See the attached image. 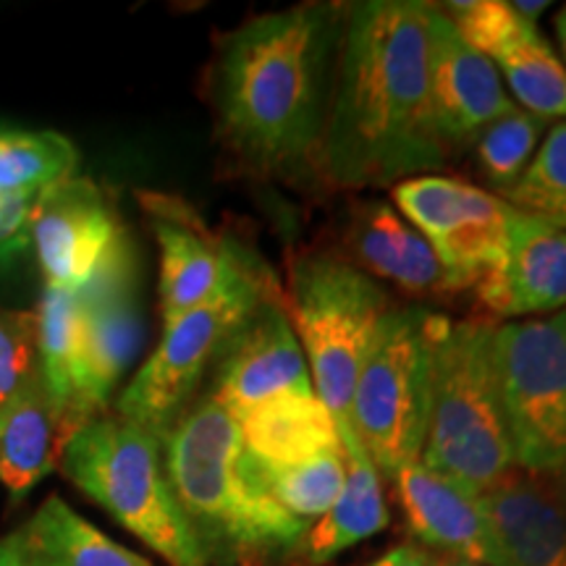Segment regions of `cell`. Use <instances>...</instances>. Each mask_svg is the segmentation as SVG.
Returning <instances> with one entry per match:
<instances>
[{"label":"cell","mask_w":566,"mask_h":566,"mask_svg":"<svg viewBox=\"0 0 566 566\" xmlns=\"http://www.w3.org/2000/svg\"><path fill=\"white\" fill-rule=\"evenodd\" d=\"M430 3L346 6L336 82L321 147L325 179L378 189L446 166L430 95Z\"/></svg>","instance_id":"cell-1"},{"label":"cell","mask_w":566,"mask_h":566,"mask_svg":"<svg viewBox=\"0 0 566 566\" xmlns=\"http://www.w3.org/2000/svg\"><path fill=\"white\" fill-rule=\"evenodd\" d=\"M346 9L302 3L244 21L210 74L216 132L258 174L296 171L321 155Z\"/></svg>","instance_id":"cell-2"},{"label":"cell","mask_w":566,"mask_h":566,"mask_svg":"<svg viewBox=\"0 0 566 566\" xmlns=\"http://www.w3.org/2000/svg\"><path fill=\"white\" fill-rule=\"evenodd\" d=\"M160 446L176 501L208 562L263 566L302 548L310 525L273 499L239 422L216 396L184 409Z\"/></svg>","instance_id":"cell-3"},{"label":"cell","mask_w":566,"mask_h":566,"mask_svg":"<svg viewBox=\"0 0 566 566\" xmlns=\"http://www.w3.org/2000/svg\"><path fill=\"white\" fill-rule=\"evenodd\" d=\"M495 325L443 317L436 342L433 399L420 462L483 493L514 470L499 373Z\"/></svg>","instance_id":"cell-4"},{"label":"cell","mask_w":566,"mask_h":566,"mask_svg":"<svg viewBox=\"0 0 566 566\" xmlns=\"http://www.w3.org/2000/svg\"><path fill=\"white\" fill-rule=\"evenodd\" d=\"M61 470L113 520L171 566H210L163 464L160 438L116 412L90 420L63 451Z\"/></svg>","instance_id":"cell-5"},{"label":"cell","mask_w":566,"mask_h":566,"mask_svg":"<svg viewBox=\"0 0 566 566\" xmlns=\"http://www.w3.org/2000/svg\"><path fill=\"white\" fill-rule=\"evenodd\" d=\"M441 323L424 307L388 310L354 384L346 424L388 478L420 462L428 441Z\"/></svg>","instance_id":"cell-6"},{"label":"cell","mask_w":566,"mask_h":566,"mask_svg":"<svg viewBox=\"0 0 566 566\" xmlns=\"http://www.w3.org/2000/svg\"><path fill=\"white\" fill-rule=\"evenodd\" d=\"M289 304L317 399L346 422L357 375L391 310L388 296L349 260L313 252L292 263Z\"/></svg>","instance_id":"cell-7"},{"label":"cell","mask_w":566,"mask_h":566,"mask_svg":"<svg viewBox=\"0 0 566 566\" xmlns=\"http://www.w3.org/2000/svg\"><path fill=\"white\" fill-rule=\"evenodd\" d=\"M265 296H273L271 279L265 268L252 260L200 307L163 323L158 346L118 396L116 415L163 441L195 401L208 367L218 363L239 325Z\"/></svg>","instance_id":"cell-8"},{"label":"cell","mask_w":566,"mask_h":566,"mask_svg":"<svg viewBox=\"0 0 566 566\" xmlns=\"http://www.w3.org/2000/svg\"><path fill=\"white\" fill-rule=\"evenodd\" d=\"M495 373L514 462L546 475L566 464V310L495 325Z\"/></svg>","instance_id":"cell-9"},{"label":"cell","mask_w":566,"mask_h":566,"mask_svg":"<svg viewBox=\"0 0 566 566\" xmlns=\"http://www.w3.org/2000/svg\"><path fill=\"white\" fill-rule=\"evenodd\" d=\"M394 205L428 239L459 292L499 265L512 216L499 195L428 174L396 184Z\"/></svg>","instance_id":"cell-10"},{"label":"cell","mask_w":566,"mask_h":566,"mask_svg":"<svg viewBox=\"0 0 566 566\" xmlns=\"http://www.w3.org/2000/svg\"><path fill=\"white\" fill-rule=\"evenodd\" d=\"M126 239L108 192L87 176L45 189L32 205L30 244L45 289L80 294Z\"/></svg>","instance_id":"cell-11"},{"label":"cell","mask_w":566,"mask_h":566,"mask_svg":"<svg viewBox=\"0 0 566 566\" xmlns=\"http://www.w3.org/2000/svg\"><path fill=\"white\" fill-rule=\"evenodd\" d=\"M80 415H108L116 391L142 346V310L129 237L80 294Z\"/></svg>","instance_id":"cell-12"},{"label":"cell","mask_w":566,"mask_h":566,"mask_svg":"<svg viewBox=\"0 0 566 566\" xmlns=\"http://www.w3.org/2000/svg\"><path fill=\"white\" fill-rule=\"evenodd\" d=\"M139 202L160 252L163 323L200 307L254 260L244 247L218 237L179 197L142 192Z\"/></svg>","instance_id":"cell-13"},{"label":"cell","mask_w":566,"mask_h":566,"mask_svg":"<svg viewBox=\"0 0 566 566\" xmlns=\"http://www.w3.org/2000/svg\"><path fill=\"white\" fill-rule=\"evenodd\" d=\"M216 396L239 417L289 394H315L307 357L286 310L265 296L218 357Z\"/></svg>","instance_id":"cell-14"},{"label":"cell","mask_w":566,"mask_h":566,"mask_svg":"<svg viewBox=\"0 0 566 566\" xmlns=\"http://www.w3.org/2000/svg\"><path fill=\"white\" fill-rule=\"evenodd\" d=\"M430 95L446 147L475 142L485 126L512 113V101L491 59L467 45L438 6L430 3Z\"/></svg>","instance_id":"cell-15"},{"label":"cell","mask_w":566,"mask_h":566,"mask_svg":"<svg viewBox=\"0 0 566 566\" xmlns=\"http://www.w3.org/2000/svg\"><path fill=\"white\" fill-rule=\"evenodd\" d=\"M475 289L488 313L506 321L562 313L566 310V229L512 208L504 254Z\"/></svg>","instance_id":"cell-16"},{"label":"cell","mask_w":566,"mask_h":566,"mask_svg":"<svg viewBox=\"0 0 566 566\" xmlns=\"http://www.w3.org/2000/svg\"><path fill=\"white\" fill-rule=\"evenodd\" d=\"M491 566H566V501L535 472H509L480 493Z\"/></svg>","instance_id":"cell-17"},{"label":"cell","mask_w":566,"mask_h":566,"mask_svg":"<svg viewBox=\"0 0 566 566\" xmlns=\"http://www.w3.org/2000/svg\"><path fill=\"white\" fill-rule=\"evenodd\" d=\"M391 480L417 541L462 562L491 566V537L480 493L422 462L405 464Z\"/></svg>","instance_id":"cell-18"},{"label":"cell","mask_w":566,"mask_h":566,"mask_svg":"<svg viewBox=\"0 0 566 566\" xmlns=\"http://www.w3.org/2000/svg\"><path fill=\"white\" fill-rule=\"evenodd\" d=\"M344 244L357 260L359 271L391 281L409 294L441 296L459 292L428 239L394 205L380 200L354 205Z\"/></svg>","instance_id":"cell-19"},{"label":"cell","mask_w":566,"mask_h":566,"mask_svg":"<svg viewBox=\"0 0 566 566\" xmlns=\"http://www.w3.org/2000/svg\"><path fill=\"white\" fill-rule=\"evenodd\" d=\"M82 424L38 375L0 407V483L21 501L61 467L63 451Z\"/></svg>","instance_id":"cell-20"},{"label":"cell","mask_w":566,"mask_h":566,"mask_svg":"<svg viewBox=\"0 0 566 566\" xmlns=\"http://www.w3.org/2000/svg\"><path fill=\"white\" fill-rule=\"evenodd\" d=\"M342 438L346 480L336 504L325 512L304 535L300 554L313 566L334 562L344 551H349L367 537L378 535L388 527V509L380 488V472L367 457L363 443L352 433L346 422H338Z\"/></svg>","instance_id":"cell-21"},{"label":"cell","mask_w":566,"mask_h":566,"mask_svg":"<svg viewBox=\"0 0 566 566\" xmlns=\"http://www.w3.org/2000/svg\"><path fill=\"white\" fill-rule=\"evenodd\" d=\"M254 462L289 467L342 449L336 417L317 394H289L233 417Z\"/></svg>","instance_id":"cell-22"},{"label":"cell","mask_w":566,"mask_h":566,"mask_svg":"<svg viewBox=\"0 0 566 566\" xmlns=\"http://www.w3.org/2000/svg\"><path fill=\"white\" fill-rule=\"evenodd\" d=\"M80 150L59 132H0V197L38 200L76 176Z\"/></svg>","instance_id":"cell-23"},{"label":"cell","mask_w":566,"mask_h":566,"mask_svg":"<svg viewBox=\"0 0 566 566\" xmlns=\"http://www.w3.org/2000/svg\"><path fill=\"white\" fill-rule=\"evenodd\" d=\"M34 548L61 566H153L51 495L27 525Z\"/></svg>","instance_id":"cell-24"},{"label":"cell","mask_w":566,"mask_h":566,"mask_svg":"<svg viewBox=\"0 0 566 566\" xmlns=\"http://www.w3.org/2000/svg\"><path fill=\"white\" fill-rule=\"evenodd\" d=\"M38 313L40 373L55 399L76 422L80 415V296L45 289Z\"/></svg>","instance_id":"cell-25"},{"label":"cell","mask_w":566,"mask_h":566,"mask_svg":"<svg viewBox=\"0 0 566 566\" xmlns=\"http://www.w3.org/2000/svg\"><path fill=\"white\" fill-rule=\"evenodd\" d=\"M495 69L522 111L566 122V66L543 34L495 61Z\"/></svg>","instance_id":"cell-26"},{"label":"cell","mask_w":566,"mask_h":566,"mask_svg":"<svg viewBox=\"0 0 566 566\" xmlns=\"http://www.w3.org/2000/svg\"><path fill=\"white\" fill-rule=\"evenodd\" d=\"M258 472L273 499L289 514L313 525V520H321L342 493L346 480L344 449L289 467H265L258 462Z\"/></svg>","instance_id":"cell-27"},{"label":"cell","mask_w":566,"mask_h":566,"mask_svg":"<svg viewBox=\"0 0 566 566\" xmlns=\"http://www.w3.org/2000/svg\"><path fill=\"white\" fill-rule=\"evenodd\" d=\"M548 129V118L535 116V113L522 111L516 105L512 113L501 116L499 122L485 126L478 134L475 153L480 171L495 192L504 195L525 174Z\"/></svg>","instance_id":"cell-28"},{"label":"cell","mask_w":566,"mask_h":566,"mask_svg":"<svg viewBox=\"0 0 566 566\" xmlns=\"http://www.w3.org/2000/svg\"><path fill=\"white\" fill-rule=\"evenodd\" d=\"M499 197L514 210L566 229V122L551 126L525 174Z\"/></svg>","instance_id":"cell-29"},{"label":"cell","mask_w":566,"mask_h":566,"mask_svg":"<svg viewBox=\"0 0 566 566\" xmlns=\"http://www.w3.org/2000/svg\"><path fill=\"white\" fill-rule=\"evenodd\" d=\"M438 9L454 24L467 45L493 63L541 34L535 21L520 17L506 0H457Z\"/></svg>","instance_id":"cell-30"},{"label":"cell","mask_w":566,"mask_h":566,"mask_svg":"<svg viewBox=\"0 0 566 566\" xmlns=\"http://www.w3.org/2000/svg\"><path fill=\"white\" fill-rule=\"evenodd\" d=\"M40 370V328L32 310H0V407Z\"/></svg>","instance_id":"cell-31"},{"label":"cell","mask_w":566,"mask_h":566,"mask_svg":"<svg viewBox=\"0 0 566 566\" xmlns=\"http://www.w3.org/2000/svg\"><path fill=\"white\" fill-rule=\"evenodd\" d=\"M34 200H6L0 197V258L30 244V216Z\"/></svg>","instance_id":"cell-32"},{"label":"cell","mask_w":566,"mask_h":566,"mask_svg":"<svg viewBox=\"0 0 566 566\" xmlns=\"http://www.w3.org/2000/svg\"><path fill=\"white\" fill-rule=\"evenodd\" d=\"M30 554L32 541L27 527H21L0 541V566H30Z\"/></svg>","instance_id":"cell-33"},{"label":"cell","mask_w":566,"mask_h":566,"mask_svg":"<svg viewBox=\"0 0 566 566\" xmlns=\"http://www.w3.org/2000/svg\"><path fill=\"white\" fill-rule=\"evenodd\" d=\"M365 566H433L428 556L422 554L420 548L415 546H396L384 554L380 558H375V562L365 564Z\"/></svg>","instance_id":"cell-34"},{"label":"cell","mask_w":566,"mask_h":566,"mask_svg":"<svg viewBox=\"0 0 566 566\" xmlns=\"http://www.w3.org/2000/svg\"><path fill=\"white\" fill-rule=\"evenodd\" d=\"M512 6H514V11L520 13V17H525L527 21H535L543 11L551 9L548 0H541V3H530V0H520V3H512Z\"/></svg>","instance_id":"cell-35"},{"label":"cell","mask_w":566,"mask_h":566,"mask_svg":"<svg viewBox=\"0 0 566 566\" xmlns=\"http://www.w3.org/2000/svg\"><path fill=\"white\" fill-rule=\"evenodd\" d=\"M554 30H556V40H558V45H562V53H564V61H566V6L556 13ZM564 66H566V63H564Z\"/></svg>","instance_id":"cell-36"},{"label":"cell","mask_w":566,"mask_h":566,"mask_svg":"<svg viewBox=\"0 0 566 566\" xmlns=\"http://www.w3.org/2000/svg\"><path fill=\"white\" fill-rule=\"evenodd\" d=\"M30 566H61V564H55L51 556H48V554H42L40 548H34V546H32V554H30Z\"/></svg>","instance_id":"cell-37"},{"label":"cell","mask_w":566,"mask_h":566,"mask_svg":"<svg viewBox=\"0 0 566 566\" xmlns=\"http://www.w3.org/2000/svg\"><path fill=\"white\" fill-rule=\"evenodd\" d=\"M554 475H556V491L562 493V499L566 501V464L562 467V470H556Z\"/></svg>","instance_id":"cell-38"},{"label":"cell","mask_w":566,"mask_h":566,"mask_svg":"<svg viewBox=\"0 0 566 566\" xmlns=\"http://www.w3.org/2000/svg\"><path fill=\"white\" fill-rule=\"evenodd\" d=\"M433 566H480V564L462 562V558H446V562H433Z\"/></svg>","instance_id":"cell-39"}]
</instances>
